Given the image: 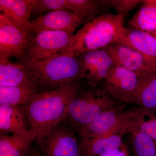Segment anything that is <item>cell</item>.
Segmentation results:
<instances>
[{
  "instance_id": "cell-23",
  "label": "cell",
  "mask_w": 156,
  "mask_h": 156,
  "mask_svg": "<svg viewBox=\"0 0 156 156\" xmlns=\"http://www.w3.org/2000/svg\"><path fill=\"white\" fill-rule=\"evenodd\" d=\"M132 151L136 156H156V140L138 128L129 133Z\"/></svg>"
},
{
  "instance_id": "cell-15",
  "label": "cell",
  "mask_w": 156,
  "mask_h": 156,
  "mask_svg": "<svg viewBox=\"0 0 156 156\" xmlns=\"http://www.w3.org/2000/svg\"><path fill=\"white\" fill-rule=\"evenodd\" d=\"M26 115L22 105H0L1 134L27 135L30 133L26 126Z\"/></svg>"
},
{
  "instance_id": "cell-2",
  "label": "cell",
  "mask_w": 156,
  "mask_h": 156,
  "mask_svg": "<svg viewBox=\"0 0 156 156\" xmlns=\"http://www.w3.org/2000/svg\"><path fill=\"white\" fill-rule=\"evenodd\" d=\"M38 90L52 91L80 83L82 73L79 58L65 53L25 66Z\"/></svg>"
},
{
  "instance_id": "cell-25",
  "label": "cell",
  "mask_w": 156,
  "mask_h": 156,
  "mask_svg": "<svg viewBox=\"0 0 156 156\" xmlns=\"http://www.w3.org/2000/svg\"><path fill=\"white\" fill-rule=\"evenodd\" d=\"M105 7H110L116 11L117 14L125 17L129 11L134 9L142 1L140 0H108L102 1Z\"/></svg>"
},
{
  "instance_id": "cell-14",
  "label": "cell",
  "mask_w": 156,
  "mask_h": 156,
  "mask_svg": "<svg viewBox=\"0 0 156 156\" xmlns=\"http://www.w3.org/2000/svg\"><path fill=\"white\" fill-rule=\"evenodd\" d=\"M34 0H0V10L13 25L30 33V18Z\"/></svg>"
},
{
  "instance_id": "cell-3",
  "label": "cell",
  "mask_w": 156,
  "mask_h": 156,
  "mask_svg": "<svg viewBox=\"0 0 156 156\" xmlns=\"http://www.w3.org/2000/svg\"><path fill=\"white\" fill-rule=\"evenodd\" d=\"M124 17L105 14L84 24L76 35L75 44L65 53L77 56L81 53L100 50L119 42V34L124 27Z\"/></svg>"
},
{
  "instance_id": "cell-12",
  "label": "cell",
  "mask_w": 156,
  "mask_h": 156,
  "mask_svg": "<svg viewBox=\"0 0 156 156\" xmlns=\"http://www.w3.org/2000/svg\"><path fill=\"white\" fill-rule=\"evenodd\" d=\"M121 44L133 48L142 54L150 67L156 72V38L149 34L131 27H125L119 36Z\"/></svg>"
},
{
  "instance_id": "cell-26",
  "label": "cell",
  "mask_w": 156,
  "mask_h": 156,
  "mask_svg": "<svg viewBox=\"0 0 156 156\" xmlns=\"http://www.w3.org/2000/svg\"><path fill=\"white\" fill-rule=\"evenodd\" d=\"M138 129L156 140V111H150L140 123Z\"/></svg>"
},
{
  "instance_id": "cell-17",
  "label": "cell",
  "mask_w": 156,
  "mask_h": 156,
  "mask_svg": "<svg viewBox=\"0 0 156 156\" xmlns=\"http://www.w3.org/2000/svg\"><path fill=\"white\" fill-rule=\"evenodd\" d=\"M37 133L31 129L27 135L0 134V156H29Z\"/></svg>"
},
{
  "instance_id": "cell-10",
  "label": "cell",
  "mask_w": 156,
  "mask_h": 156,
  "mask_svg": "<svg viewBox=\"0 0 156 156\" xmlns=\"http://www.w3.org/2000/svg\"><path fill=\"white\" fill-rule=\"evenodd\" d=\"M33 37L13 25L5 14H0V54L22 60Z\"/></svg>"
},
{
  "instance_id": "cell-21",
  "label": "cell",
  "mask_w": 156,
  "mask_h": 156,
  "mask_svg": "<svg viewBox=\"0 0 156 156\" xmlns=\"http://www.w3.org/2000/svg\"><path fill=\"white\" fill-rule=\"evenodd\" d=\"M38 92L36 87L27 85L0 87V105L24 106Z\"/></svg>"
},
{
  "instance_id": "cell-7",
  "label": "cell",
  "mask_w": 156,
  "mask_h": 156,
  "mask_svg": "<svg viewBox=\"0 0 156 156\" xmlns=\"http://www.w3.org/2000/svg\"><path fill=\"white\" fill-rule=\"evenodd\" d=\"M64 124L52 129L38 146L42 156H81L75 129Z\"/></svg>"
},
{
  "instance_id": "cell-5",
  "label": "cell",
  "mask_w": 156,
  "mask_h": 156,
  "mask_svg": "<svg viewBox=\"0 0 156 156\" xmlns=\"http://www.w3.org/2000/svg\"><path fill=\"white\" fill-rule=\"evenodd\" d=\"M115 103L102 89L91 87L84 92L80 91L69 105L64 122L77 131L115 106Z\"/></svg>"
},
{
  "instance_id": "cell-11",
  "label": "cell",
  "mask_w": 156,
  "mask_h": 156,
  "mask_svg": "<svg viewBox=\"0 0 156 156\" xmlns=\"http://www.w3.org/2000/svg\"><path fill=\"white\" fill-rule=\"evenodd\" d=\"M74 13L69 10L53 11L30 21V33L37 34L45 31L73 33L82 24Z\"/></svg>"
},
{
  "instance_id": "cell-9",
  "label": "cell",
  "mask_w": 156,
  "mask_h": 156,
  "mask_svg": "<svg viewBox=\"0 0 156 156\" xmlns=\"http://www.w3.org/2000/svg\"><path fill=\"white\" fill-rule=\"evenodd\" d=\"M141 77L124 68L116 66L103 81L102 89L115 102L130 103Z\"/></svg>"
},
{
  "instance_id": "cell-8",
  "label": "cell",
  "mask_w": 156,
  "mask_h": 156,
  "mask_svg": "<svg viewBox=\"0 0 156 156\" xmlns=\"http://www.w3.org/2000/svg\"><path fill=\"white\" fill-rule=\"evenodd\" d=\"M77 56L82 79H85L88 85L93 88L104 80L116 66L114 59L106 48L85 52Z\"/></svg>"
},
{
  "instance_id": "cell-19",
  "label": "cell",
  "mask_w": 156,
  "mask_h": 156,
  "mask_svg": "<svg viewBox=\"0 0 156 156\" xmlns=\"http://www.w3.org/2000/svg\"><path fill=\"white\" fill-rule=\"evenodd\" d=\"M130 103L151 111H156V71L151 72L140 77Z\"/></svg>"
},
{
  "instance_id": "cell-27",
  "label": "cell",
  "mask_w": 156,
  "mask_h": 156,
  "mask_svg": "<svg viewBox=\"0 0 156 156\" xmlns=\"http://www.w3.org/2000/svg\"><path fill=\"white\" fill-rule=\"evenodd\" d=\"M128 147L124 143L120 148L114 150L99 156H126V150Z\"/></svg>"
},
{
  "instance_id": "cell-24",
  "label": "cell",
  "mask_w": 156,
  "mask_h": 156,
  "mask_svg": "<svg viewBox=\"0 0 156 156\" xmlns=\"http://www.w3.org/2000/svg\"><path fill=\"white\" fill-rule=\"evenodd\" d=\"M60 10H69L67 0H34L32 13L42 14Z\"/></svg>"
},
{
  "instance_id": "cell-29",
  "label": "cell",
  "mask_w": 156,
  "mask_h": 156,
  "mask_svg": "<svg viewBox=\"0 0 156 156\" xmlns=\"http://www.w3.org/2000/svg\"><path fill=\"white\" fill-rule=\"evenodd\" d=\"M126 156H130V153H129V150H128V147H127V149H126Z\"/></svg>"
},
{
  "instance_id": "cell-13",
  "label": "cell",
  "mask_w": 156,
  "mask_h": 156,
  "mask_svg": "<svg viewBox=\"0 0 156 156\" xmlns=\"http://www.w3.org/2000/svg\"><path fill=\"white\" fill-rule=\"evenodd\" d=\"M106 48L114 59L116 66L124 68L140 76L153 71L142 54L133 48L120 42Z\"/></svg>"
},
{
  "instance_id": "cell-1",
  "label": "cell",
  "mask_w": 156,
  "mask_h": 156,
  "mask_svg": "<svg viewBox=\"0 0 156 156\" xmlns=\"http://www.w3.org/2000/svg\"><path fill=\"white\" fill-rule=\"evenodd\" d=\"M80 83L36 93L24 105L27 119L37 133V145L52 129L64 122L69 105L80 90Z\"/></svg>"
},
{
  "instance_id": "cell-6",
  "label": "cell",
  "mask_w": 156,
  "mask_h": 156,
  "mask_svg": "<svg viewBox=\"0 0 156 156\" xmlns=\"http://www.w3.org/2000/svg\"><path fill=\"white\" fill-rule=\"evenodd\" d=\"M77 36L65 31H45L33 37L21 64L26 66L35 62L64 53L74 45Z\"/></svg>"
},
{
  "instance_id": "cell-22",
  "label": "cell",
  "mask_w": 156,
  "mask_h": 156,
  "mask_svg": "<svg viewBox=\"0 0 156 156\" xmlns=\"http://www.w3.org/2000/svg\"><path fill=\"white\" fill-rule=\"evenodd\" d=\"M69 11L76 15L82 23H87L98 16L104 6L102 1L67 0Z\"/></svg>"
},
{
  "instance_id": "cell-30",
  "label": "cell",
  "mask_w": 156,
  "mask_h": 156,
  "mask_svg": "<svg viewBox=\"0 0 156 156\" xmlns=\"http://www.w3.org/2000/svg\"><path fill=\"white\" fill-rule=\"evenodd\" d=\"M153 1L155 3V4H156V0H153Z\"/></svg>"
},
{
  "instance_id": "cell-28",
  "label": "cell",
  "mask_w": 156,
  "mask_h": 156,
  "mask_svg": "<svg viewBox=\"0 0 156 156\" xmlns=\"http://www.w3.org/2000/svg\"><path fill=\"white\" fill-rule=\"evenodd\" d=\"M29 156H42V155L39 149L34 148L31 154Z\"/></svg>"
},
{
  "instance_id": "cell-16",
  "label": "cell",
  "mask_w": 156,
  "mask_h": 156,
  "mask_svg": "<svg viewBox=\"0 0 156 156\" xmlns=\"http://www.w3.org/2000/svg\"><path fill=\"white\" fill-rule=\"evenodd\" d=\"M9 58L0 54V87L27 85L37 89L26 66L21 63L11 62Z\"/></svg>"
},
{
  "instance_id": "cell-4",
  "label": "cell",
  "mask_w": 156,
  "mask_h": 156,
  "mask_svg": "<svg viewBox=\"0 0 156 156\" xmlns=\"http://www.w3.org/2000/svg\"><path fill=\"white\" fill-rule=\"evenodd\" d=\"M148 110L139 107L125 110L115 105L102 112L92 122L77 130L80 140L112 134L123 136L138 128Z\"/></svg>"
},
{
  "instance_id": "cell-20",
  "label": "cell",
  "mask_w": 156,
  "mask_h": 156,
  "mask_svg": "<svg viewBox=\"0 0 156 156\" xmlns=\"http://www.w3.org/2000/svg\"><path fill=\"white\" fill-rule=\"evenodd\" d=\"M131 27L149 34L156 38V4L153 0L142 1V4L132 18Z\"/></svg>"
},
{
  "instance_id": "cell-18",
  "label": "cell",
  "mask_w": 156,
  "mask_h": 156,
  "mask_svg": "<svg viewBox=\"0 0 156 156\" xmlns=\"http://www.w3.org/2000/svg\"><path fill=\"white\" fill-rule=\"evenodd\" d=\"M122 136L120 134H115L80 140L81 156H99L120 148L123 143Z\"/></svg>"
}]
</instances>
